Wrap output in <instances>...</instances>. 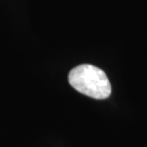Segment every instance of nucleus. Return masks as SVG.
Masks as SVG:
<instances>
[{
  "label": "nucleus",
  "instance_id": "obj_1",
  "mask_svg": "<svg viewBox=\"0 0 147 147\" xmlns=\"http://www.w3.org/2000/svg\"><path fill=\"white\" fill-rule=\"evenodd\" d=\"M68 79L74 89L92 98L105 99L111 95L112 87L106 74L91 64L75 67L70 72Z\"/></svg>",
  "mask_w": 147,
  "mask_h": 147
}]
</instances>
